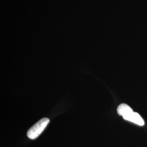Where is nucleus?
I'll list each match as a JSON object with an SVG mask.
<instances>
[{
    "mask_svg": "<svg viewBox=\"0 0 147 147\" xmlns=\"http://www.w3.org/2000/svg\"><path fill=\"white\" fill-rule=\"evenodd\" d=\"M49 122L50 119L47 118H43L38 121L28 130L27 133V137L31 140L37 138L45 129Z\"/></svg>",
    "mask_w": 147,
    "mask_h": 147,
    "instance_id": "1",
    "label": "nucleus"
},
{
    "mask_svg": "<svg viewBox=\"0 0 147 147\" xmlns=\"http://www.w3.org/2000/svg\"><path fill=\"white\" fill-rule=\"evenodd\" d=\"M123 117L125 120L131 121L140 126H143L144 124V121L142 117L139 114L134 112L133 111L123 116Z\"/></svg>",
    "mask_w": 147,
    "mask_h": 147,
    "instance_id": "2",
    "label": "nucleus"
}]
</instances>
